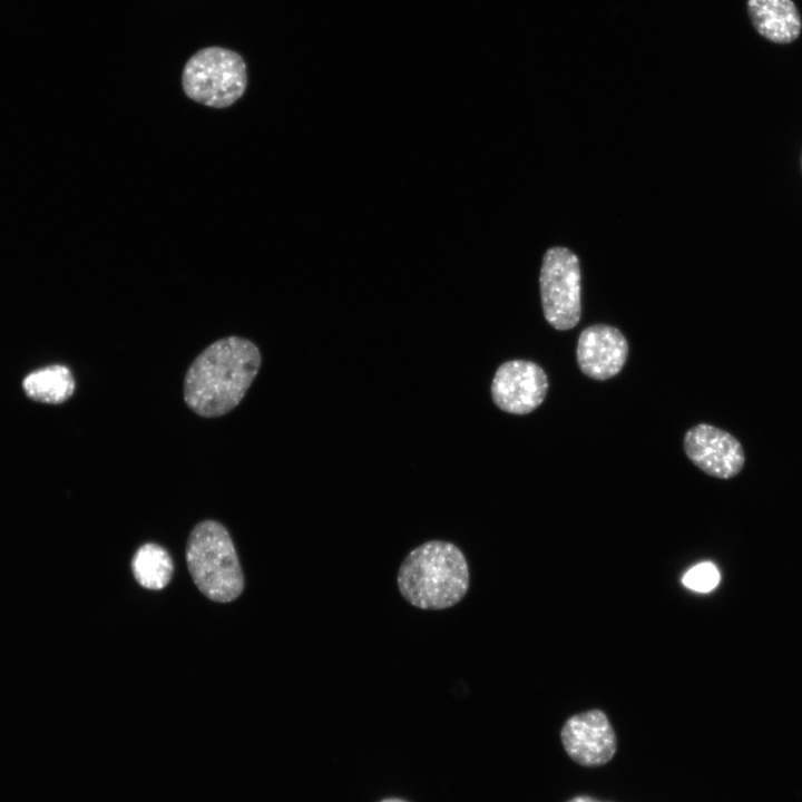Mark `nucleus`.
Masks as SVG:
<instances>
[{
  "label": "nucleus",
  "instance_id": "1",
  "mask_svg": "<svg viewBox=\"0 0 802 802\" xmlns=\"http://www.w3.org/2000/svg\"><path fill=\"white\" fill-rule=\"evenodd\" d=\"M261 362L258 348L247 339L228 336L209 344L185 374L186 404L205 418L228 413L246 394Z\"/></svg>",
  "mask_w": 802,
  "mask_h": 802
},
{
  "label": "nucleus",
  "instance_id": "2",
  "mask_svg": "<svg viewBox=\"0 0 802 802\" xmlns=\"http://www.w3.org/2000/svg\"><path fill=\"white\" fill-rule=\"evenodd\" d=\"M401 595L421 609L458 604L469 588V568L461 550L446 541H429L408 554L398 573Z\"/></svg>",
  "mask_w": 802,
  "mask_h": 802
},
{
  "label": "nucleus",
  "instance_id": "3",
  "mask_svg": "<svg viewBox=\"0 0 802 802\" xmlns=\"http://www.w3.org/2000/svg\"><path fill=\"white\" fill-rule=\"evenodd\" d=\"M190 577L208 599L235 600L244 589V576L227 529L215 520H204L190 531L186 546Z\"/></svg>",
  "mask_w": 802,
  "mask_h": 802
},
{
  "label": "nucleus",
  "instance_id": "4",
  "mask_svg": "<svg viewBox=\"0 0 802 802\" xmlns=\"http://www.w3.org/2000/svg\"><path fill=\"white\" fill-rule=\"evenodd\" d=\"M182 87L185 95L198 104L214 108L229 107L246 90L245 60L228 48H202L186 61Z\"/></svg>",
  "mask_w": 802,
  "mask_h": 802
},
{
  "label": "nucleus",
  "instance_id": "5",
  "mask_svg": "<svg viewBox=\"0 0 802 802\" xmlns=\"http://www.w3.org/2000/svg\"><path fill=\"white\" fill-rule=\"evenodd\" d=\"M539 284L546 321L559 331L575 327L581 315L577 256L566 247L549 248L544 256Z\"/></svg>",
  "mask_w": 802,
  "mask_h": 802
},
{
  "label": "nucleus",
  "instance_id": "6",
  "mask_svg": "<svg viewBox=\"0 0 802 802\" xmlns=\"http://www.w3.org/2000/svg\"><path fill=\"white\" fill-rule=\"evenodd\" d=\"M548 388L547 374L540 365L529 360H511L497 369L491 397L502 411L527 414L544 402Z\"/></svg>",
  "mask_w": 802,
  "mask_h": 802
},
{
  "label": "nucleus",
  "instance_id": "7",
  "mask_svg": "<svg viewBox=\"0 0 802 802\" xmlns=\"http://www.w3.org/2000/svg\"><path fill=\"white\" fill-rule=\"evenodd\" d=\"M687 458L703 472L718 479L737 476L745 463L741 442L730 432L707 423L692 427L684 437Z\"/></svg>",
  "mask_w": 802,
  "mask_h": 802
},
{
  "label": "nucleus",
  "instance_id": "8",
  "mask_svg": "<svg viewBox=\"0 0 802 802\" xmlns=\"http://www.w3.org/2000/svg\"><path fill=\"white\" fill-rule=\"evenodd\" d=\"M568 756L583 766H602L616 753V735L600 710H590L568 718L560 732Z\"/></svg>",
  "mask_w": 802,
  "mask_h": 802
},
{
  "label": "nucleus",
  "instance_id": "9",
  "mask_svg": "<svg viewBox=\"0 0 802 802\" xmlns=\"http://www.w3.org/2000/svg\"><path fill=\"white\" fill-rule=\"evenodd\" d=\"M628 350V342L617 327L593 324L578 336L576 359L585 375L604 381L620 372Z\"/></svg>",
  "mask_w": 802,
  "mask_h": 802
},
{
  "label": "nucleus",
  "instance_id": "10",
  "mask_svg": "<svg viewBox=\"0 0 802 802\" xmlns=\"http://www.w3.org/2000/svg\"><path fill=\"white\" fill-rule=\"evenodd\" d=\"M754 29L765 39L785 45L801 33L802 18L792 0H747Z\"/></svg>",
  "mask_w": 802,
  "mask_h": 802
},
{
  "label": "nucleus",
  "instance_id": "11",
  "mask_svg": "<svg viewBox=\"0 0 802 802\" xmlns=\"http://www.w3.org/2000/svg\"><path fill=\"white\" fill-rule=\"evenodd\" d=\"M26 394L45 403H62L74 393L75 380L65 365H50L30 373L23 380Z\"/></svg>",
  "mask_w": 802,
  "mask_h": 802
},
{
  "label": "nucleus",
  "instance_id": "12",
  "mask_svg": "<svg viewBox=\"0 0 802 802\" xmlns=\"http://www.w3.org/2000/svg\"><path fill=\"white\" fill-rule=\"evenodd\" d=\"M137 583L147 589H163L172 579L174 565L167 550L154 542L138 548L131 560Z\"/></svg>",
  "mask_w": 802,
  "mask_h": 802
},
{
  "label": "nucleus",
  "instance_id": "13",
  "mask_svg": "<svg viewBox=\"0 0 802 802\" xmlns=\"http://www.w3.org/2000/svg\"><path fill=\"white\" fill-rule=\"evenodd\" d=\"M721 575L717 567L710 563H700L688 569L682 581L684 586L697 593H708L713 590L720 583Z\"/></svg>",
  "mask_w": 802,
  "mask_h": 802
},
{
  "label": "nucleus",
  "instance_id": "14",
  "mask_svg": "<svg viewBox=\"0 0 802 802\" xmlns=\"http://www.w3.org/2000/svg\"><path fill=\"white\" fill-rule=\"evenodd\" d=\"M567 802H603L588 795H577Z\"/></svg>",
  "mask_w": 802,
  "mask_h": 802
},
{
  "label": "nucleus",
  "instance_id": "15",
  "mask_svg": "<svg viewBox=\"0 0 802 802\" xmlns=\"http://www.w3.org/2000/svg\"><path fill=\"white\" fill-rule=\"evenodd\" d=\"M380 802H408V801H405V800H403V799H400V798H388V799H384V800H382V801H380Z\"/></svg>",
  "mask_w": 802,
  "mask_h": 802
}]
</instances>
